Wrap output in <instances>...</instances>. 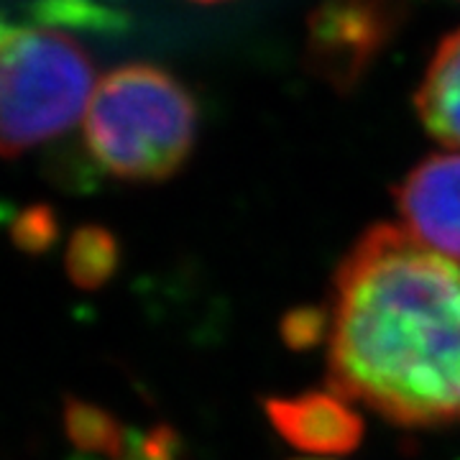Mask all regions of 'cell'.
Returning <instances> with one entry per match:
<instances>
[{"instance_id": "cell-1", "label": "cell", "mask_w": 460, "mask_h": 460, "mask_svg": "<svg viewBox=\"0 0 460 460\" xmlns=\"http://www.w3.org/2000/svg\"><path fill=\"white\" fill-rule=\"evenodd\" d=\"M328 384L402 428L460 422V266L378 223L332 281Z\"/></svg>"}, {"instance_id": "cell-2", "label": "cell", "mask_w": 460, "mask_h": 460, "mask_svg": "<svg viewBox=\"0 0 460 460\" xmlns=\"http://www.w3.org/2000/svg\"><path fill=\"white\" fill-rule=\"evenodd\" d=\"M198 138V102L154 65H123L95 87L84 113V144L108 174L164 181L187 164Z\"/></svg>"}, {"instance_id": "cell-3", "label": "cell", "mask_w": 460, "mask_h": 460, "mask_svg": "<svg viewBox=\"0 0 460 460\" xmlns=\"http://www.w3.org/2000/svg\"><path fill=\"white\" fill-rule=\"evenodd\" d=\"M95 87L80 41L57 29H11L0 44V159L69 131Z\"/></svg>"}, {"instance_id": "cell-4", "label": "cell", "mask_w": 460, "mask_h": 460, "mask_svg": "<svg viewBox=\"0 0 460 460\" xmlns=\"http://www.w3.org/2000/svg\"><path fill=\"white\" fill-rule=\"evenodd\" d=\"M407 0H323L307 23V65L335 90H353L389 47Z\"/></svg>"}, {"instance_id": "cell-5", "label": "cell", "mask_w": 460, "mask_h": 460, "mask_svg": "<svg viewBox=\"0 0 460 460\" xmlns=\"http://www.w3.org/2000/svg\"><path fill=\"white\" fill-rule=\"evenodd\" d=\"M396 208L411 235L460 259V154H435L396 187Z\"/></svg>"}, {"instance_id": "cell-6", "label": "cell", "mask_w": 460, "mask_h": 460, "mask_svg": "<svg viewBox=\"0 0 460 460\" xmlns=\"http://www.w3.org/2000/svg\"><path fill=\"white\" fill-rule=\"evenodd\" d=\"M271 428L296 450L313 456H345L361 445L363 420L335 392L277 396L263 404Z\"/></svg>"}, {"instance_id": "cell-7", "label": "cell", "mask_w": 460, "mask_h": 460, "mask_svg": "<svg viewBox=\"0 0 460 460\" xmlns=\"http://www.w3.org/2000/svg\"><path fill=\"white\" fill-rule=\"evenodd\" d=\"M414 105L435 141L460 148V29L440 41L417 87Z\"/></svg>"}, {"instance_id": "cell-8", "label": "cell", "mask_w": 460, "mask_h": 460, "mask_svg": "<svg viewBox=\"0 0 460 460\" xmlns=\"http://www.w3.org/2000/svg\"><path fill=\"white\" fill-rule=\"evenodd\" d=\"M120 263L118 238L102 226H83L72 233L66 246V277L80 289H100L113 279Z\"/></svg>"}, {"instance_id": "cell-9", "label": "cell", "mask_w": 460, "mask_h": 460, "mask_svg": "<svg viewBox=\"0 0 460 460\" xmlns=\"http://www.w3.org/2000/svg\"><path fill=\"white\" fill-rule=\"evenodd\" d=\"M65 429L69 443L93 458H120L131 443V432L111 411L87 404L83 399H69L65 404Z\"/></svg>"}, {"instance_id": "cell-10", "label": "cell", "mask_w": 460, "mask_h": 460, "mask_svg": "<svg viewBox=\"0 0 460 460\" xmlns=\"http://www.w3.org/2000/svg\"><path fill=\"white\" fill-rule=\"evenodd\" d=\"M59 235V223L49 205H33L29 210L18 215L11 226V238L23 253H47Z\"/></svg>"}, {"instance_id": "cell-11", "label": "cell", "mask_w": 460, "mask_h": 460, "mask_svg": "<svg viewBox=\"0 0 460 460\" xmlns=\"http://www.w3.org/2000/svg\"><path fill=\"white\" fill-rule=\"evenodd\" d=\"M328 328L330 314H325L323 310H314V307H305V310H296L284 320L281 335L292 348L302 350V348L317 345L323 338H328Z\"/></svg>"}, {"instance_id": "cell-12", "label": "cell", "mask_w": 460, "mask_h": 460, "mask_svg": "<svg viewBox=\"0 0 460 460\" xmlns=\"http://www.w3.org/2000/svg\"><path fill=\"white\" fill-rule=\"evenodd\" d=\"M180 443L169 428H156L146 435H131V443L120 458L113 460H180Z\"/></svg>"}, {"instance_id": "cell-13", "label": "cell", "mask_w": 460, "mask_h": 460, "mask_svg": "<svg viewBox=\"0 0 460 460\" xmlns=\"http://www.w3.org/2000/svg\"><path fill=\"white\" fill-rule=\"evenodd\" d=\"M8 33H11V29H8L5 23H0V44L5 41V36H8Z\"/></svg>"}, {"instance_id": "cell-14", "label": "cell", "mask_w": 460, "mask_h": 460, "mask_svg": "<svg viewBox=\"0 0 460 460\" xmlns=\"http://www.w3.org/2000/svg\"><path fill=\"white\" fill-rule=\"evenodd\" d=\"M198 3H220V0H198Z\"/></svg>"}]
</instances>
